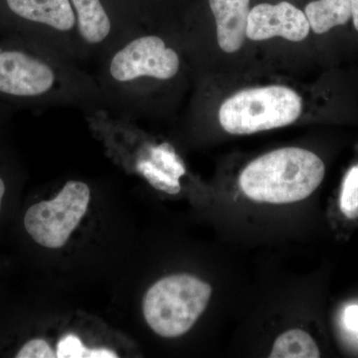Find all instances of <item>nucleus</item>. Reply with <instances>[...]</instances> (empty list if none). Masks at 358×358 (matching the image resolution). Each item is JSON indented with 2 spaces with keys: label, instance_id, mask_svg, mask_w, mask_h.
Wrapping results in <instances>:
<instances>
[{
  "label": "nucleus",
  "instance_id": "1",
  "mask_svg": "<svg viewBox=\"0 0 358 358\" xmlns=\"http://www.w3.org/2000/svg\"><path fill=\"white\" fill-rule=\"evenodd\" d=\"M57 106L102 109L95 77L46 45L0 31V119Z\"/></svg>",
  "mask_w": 358,
  "mask_h": 358
},
{
  "label": "nucleus",
  "instance_id": "2",
  "mask_svg": "<svg viewBox=\"0 0 358 358\" xmlns=\"http://www.w3.org/2000/svg\"><path fill=\"white\" fill-rule=\"evenodd\" d=\"M167 42L157 33L143 31L99 62L95 79L103 109L126 117L143 114L150 87L173 81L180 72V55Z\"/></svg>",
  "mask_w": 358,
  "mask_h": 358
},
{
  "label": "nucleus",
  "instance_id": "3",
  "mask_svg": "<svg viewBox=\"0 0 358 358\" xmlns=\"http://www.w3.org/2000/svg\"><path fill=\"white\" fill-rule=\"evenodd\" d=\"M326 166L319 155L301 148H282L257 157L240 174L239 185L248 199L288 204L308 199L320 185Z\"/></svg>",
  "mask_w": 358,
  "mask_h": 358
},
{
  "label": "nucleus",
  "instance_id": "4",
  "mask_svg": "<svg viewBox=\"0 0 358 358\" xmlns=\"http://www.w3.org/2000/svg\"><path fill=\"white\" fill-rule=\"evenodd\" d=\"M0 31L22 35L79 63L85 61L71 0H3Z\"/></svg>",
  "mask_w": 358,
  "mask_h": 358
},
{
  "label": "nucleus",
  "instance_id": "5",
  "mask_svg": "<svg viewBox=\"0 0 358 358\" xmlns=\"http://www.w3.org/2000/svg\"><path fill=\"white\" fill-rule=\"evenodd\" d=\"M212 287L189 274L162 278L143 299L148 326L162 338L183 336L192 329L210 301Z\"/></svg>",
  "mask_w": 358,
  "mask_h": 358
},
{
  "label": "nucleus",
  "instance_id": "6",
  "mask_svg": "<svg viewBox=\"0 0 358 358\" xmlns=\"http://www.w3.org/2000/svg\"><path fill=\"white\" fill-rule=\"evenodd\" d=\"M303 113V100L281 85L245 89L219 109V122L231 134H252L294 124Z\"/></svg>",
  "mask_w": 358,
  "mask_h": 358
},
{
  "label": "nucleus",
  "instance_id": "7",
  "mask_svg": "<svg viewBox=\"0 0 358 358\" xmlns=\"http://www.w3.org/2000/svg\"><path fill=\"white\" fill-rule=\"evenodd\" d=\"M90 196L86 183L68 181L55 199L28 209L24 216L26 231L41 246L62 248L88 210Z\"/></svg>",
  "mask_w": 358,
  "mask_h": 358
},
{
  "label": "nucleus",
  "instance_id": "8",
  "mask_svg": "<svg viewBox=\"0 0 358 358\" xmlns=\"http://www.w3.org/2000/svg\"><path fill=\"white\" fill-rule=\"evenodd\" d=\"M76 13L78 33L85 61L101 60L113 49L131 38L103 0H71Z\"/></svg>",
  "mask_w": 358,
  "mask_h": 358
},
{
  "label": "nucleus",
  "instance_id": "9",
  "mask_svg": "<svg viewBox=\"0 0 358 358\" xmlns=\"http://www.w3.org/2000/svg\"><path fill=\"white\" fill-rule=\"evenodd\" d=\"M310 30L305 13L289 2L261 3L250 10L246 36L253 41L282 37L300 42L307 38Z\"/></svg>",
  "mask_w": 358,
  "mask_h": 358
},
{
  "label": "nucleus",
  "instance_id": "10",
  "mask_svg": "<svg viewBox=\"0 0 358 358\" xmlns=\"http://www.w3.org/2000/svg\"><path fill=\"white\" fill-rule=\"evenodd\" d=\"M216 23L221 50L235 53L243 46L250 13V0H208Z\"/></svg>",
  "mask_w": 358,
  "mask_h": 358
},
{
  "label": "nucleus",
  "instance_id": "11",
  "mask_svg": "<svg viewBox=\"0 0 358 358\" xmlns=\"http://www.w3.org/2000/svg\"><path fill=\"white\" fill-rule=\"evenodd\" d=\"M305 14L310 29L315 34H324L350 20L352 0H315L306 6Z\"/></svg>",
  "mask_w": 358,
  "mask_h": 358
},
{
  "label": "nucleus",
  "instance_id": "12",
  "mask_svg": "<svg viewBox=\"0 0 358 358\" xmlns=\"http://www.w3.org/2000/svg\"><path fill=\"white\" fill-rule=\"evenodd\" d=\"M320 357L319 346L303 329H289L275 339L270 357L272 358H317Z\"/></svg>",
  "mask_w": 358,
  "mask_h": 358
},
{
  "label": "nucleus",
  "instance_id": "13",
  "mask_svg": "<svg viewBox=\"0 0 358 358\" xmlns=\"http://www.w3.org/2000/svg\"><path fill=\"white\" fill-rule=\"evenodd\" d=\"M56 355L59 358H117V353L107 348L89 350L74 334H68L61 338Z\"/></svg>",
  "mask_w": 358,
  "mask_h": 358
},
{
  "label": "nucleus",
  "instance_id": "14",
  "mask_svg": "<svg viewBox=\"0 0 358 358\" xmlns=\"http://www.w3.org/2000/svg\"><path fill=\"white\" fill-rule=\"evenodd\" d=\"M339 206L346 217H358V164L353 166L345 174Z\"/></svg>",
  "mask_w": 358,
  "mask_h": 358
},
{
  "label": "nucleus",
  "instance_id": "15",
  "mask_svg": "<svg viewBox=\"0 0 358 358\" xmlns=\"http://www.w3.org/2000/svg\"><path fill=\"white\" fill-rule=\"evenodd\" d=\"M17 358H54L56 352L44 339L35 338L28 341L16 355Z\"/></svg>",
  "mask_w": 358,
  "mask_h": 358
},
{
  "label": "nucleus",
  "instance_id": "16",
  "mask_svg": "<svg viewBox=\"0 0 358 358\" xmlns=\"http://www.w3.org/2000/svg\"><path fill=\"white\" fill-rule=\"evenodd\" d=\"M343 322L346 329L358 334V306H350L345 308Z\"/></svg>",
  "mask_w": 358,
  "mask_h": 358
},
{
  "label": "nucleus",
  "instance_id": "17",
  "mask_svg": "<svg viewBox=\"0 0 358 358\" xmlns=\"http://www.w3.org/2000/svg\"><path fill=\"white\" fill-rule=\"evenodd\" d=\"M352 18L353 26L358 32V0H352Z\"/></svg>",
  "mask_w": 358,
  "mask_h": 358
},
{
  "label": "nucleus",
  "instance_id": "18",
  "mask_svg": "<svg viewBox=\"0 0 358 358\" xmlns=\"http://www.w3.org/2000/svg\"><path fill=\"white\" fill-rule=\"evenodd\" d=\"M6 181H4L3 178H2L1 176H0V209H1V202L2 199H3L4 194H6Z\"/></svg>",
  "mask_w": 358,
  "mask_h": 358
}]
</instances>
